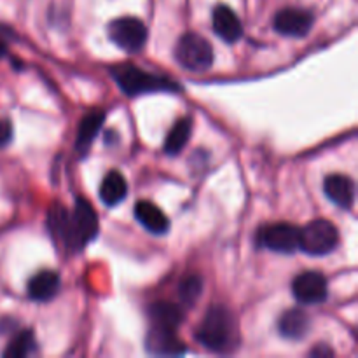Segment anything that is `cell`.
Returning <instances> with one entry per match:
<instances>
[{"label":"cell","mask_w":358,"mask_h":358,"mask_svg":"<svg viewBox=\"0 0 358 358\" xmlns=\"http://www.w3.org/2000/svg\"><path fill=\"white\" fill-rule=\"evenodd\" d=\"M49 224L52 233L70 250H80L98 234V215L90 201L84 198L76 199L72 213L63 208L52 210L49 213Z\"/></svg>","instance_id":"obj_1"},{"label":"cell","mask_w":358,"mask_h":358,"mask_svg":"<svg viewBox=\"0 0 358 358\" xmlns=\"http://www.w3.org/2000/svg\"><path fill=\"white\" fill-rule=\"evenodd\" d=\"M196 339L210 352H233L240 343V329L234 315L224 306H212L196 331Z\"/></svg>","instance_id":"obj_2"},{"label":"cell","mask_w":358,"mask_h":358,"mask_svg":"<svg viewBox=\"0 0 358 358\" xmlns=\"http://www.w3.org/2000/svg\"><path fill=\"white\" fill-rule=\"evenodd\" d=\"M115 84L124 91L128 96H138V94L154 93V91H180V86L170 80L168 77L154 76L145 72L131 63H122L110 69Z\"/></svg>","instance_id":"obj_3"},{"label":"cell","mask_w":358,"mask_h":358,"mask_svg":"<svg viewBox=\"0 0 358 358\" xmlns=\"http://www.w3.org/2000/svg\"><path fill=\"white\" fill-rule=\"evenodd\" d=\"M175 58L189 72H205L213 63L212 44L198 34H185L177 42Z\"/></svg>","instance_id":"obj_4"},{"label":"cell","mask_w":358,"mask_h":358,"mask_svg":"<svg viewBox=\"0 0 358 358\" xmlns=\"http://www.w3.org/2000/svg\"><path fill=\"white\" fill-rule=\"evenodd\" d=\"M338 227L325 219L311 220L299 229V248L308 255H327L338 247Z\"/></svg>","instance_id":"obj_5"},{"label":"cell","mask_w":358,"mask_h":358,"mask_svg":"<svg viewBox=\"0 0 358 358\" xmlns=\"http://www.w3.org/2000/svg\"><path fill=\"white\" fill-rule=\"evenodd\" d=\"M108 37L117 48H121L126 52H138L145 45L147 27L142 20L133 16L117 17L108 24Z\"/></svg>","instance_id":"obj_6"},{"label":"cell","mask_w":358,"mask_h":358,"mask_svg":"<svg viewBox=\"0 0 358 358\" xmlns=\"http://www.w3.org/2000/svg\"><path fill=\"white\" fill-rule=\"evenodd\" d=\"M259 241L264 248L278 254H292L299 248V229L290 224H271L259 231Z\"/></svg>","instance_id":"obj_7"},{"label":"cell","mask_w":358,"mask_h":358,"mask_svg":"<svg viewBox=\"0 0 358 358\" xmlns=\"http://www.w3.org/2000/svg\"><path fill=\"white\" fill-rule=\"evenodd\" d=\"M292 292L301 304H322L329 297L327 280L317 271L301 273L294 280Z\"/></svg>","instance_id":"obj_8"},{"label":"cell","mask_w":358,"mask_h":358,"mask_svg":"<svg viewBox=\"0 0 358 358\" xmlns=\"http://www.w3.org/2000/svg\"><path fill=\"white\" fill-rule=\"evenodd\" d=\"M145 348L149 353L159 357H177L187 352L185 345L177 336V329L159 327V325H152L147 332Z\"/></svg>","instance_id":"obj_9"},{"label":"cell","mask_w":358,"mask_h":358,"mask_svg":"<svg viewBox=\"0 0 358 358\" xmlns=\"http://www.w3.org/2000/svg\"><path fill=\"white\" fill-rule=\"evenodd\" d=\"M313 14L310 10L296 9V7H287L276 13L273 20V27L278 34L287 35V37H304L313 27Z\"/></svg>","instance_id":"obj_10"},{"label":"cell","mask_w":358,"mask_h":358,"mask_svg":"<svg viewBox=\"0 0 358 358\" xmlns=\"http://www.w3.org/2000/svg\"><path fill=\"white\" fill-rule=\"evenodd\" d=\"M213 31L219 35L222 41L229 42H238L243 35V27H241V21L238 17V14L231 9L229 6H217L213 9Z\"/></svg>","instance_id":"obj_11"},{"label":"cell","mask_w":358,"mask_h":358,"mask_svg":"<svg viewBox=\"0 0 358 358\" xmlns=\"http://www.w3.org/2000/svg\"><path fill=\"white\" fill-rule=\"evenodd\" d=\"M324 191L327 198L339 208L350 210L355 203V182L346 175H329L324 182Z\"/></svg>","instance_id":"obj_12"},{"label":"cell","mask_w":358,"mask_h":358,"mask_svg":"<svg viewBox=\"0 0 358 358\" xmlns=\"http://www.w3.org/2000/svg\"><path fill=\"white\" fill-rule=\"evenodd\" d=\"M59 285H62V280H59L58 273L49 271V269L38 271L28 282V296L37 303H45L58 294Z\"/></svg>","instance_id":"obj_13"},{"label":"cell","mask_w":358,"mask_h":358,"mask_svg":"<svg viewBox=\"0 0 358 358\" xmlns=\"http://www.w3.org/2000/svg\"><path fill=\"white\" fill-rule=\"evenodd\" d=\"M311 329V320L304 311L294 310L285 311V313L280 317L278 322V331L280 334L285 339H290V341H301V339L306 338L310 334Z\"/></svg>","instance_id":"obj_14"},{"label":"cell","mask_w":358,"mask_h":358,"mask_svg":"<svg viewBox=\"0 0 358 358\" xmlns=\"http://www.w3.org/2000/svg\"><path fill=\"white\" fill-rule=\"evenodd\" d=\"M135 217L147 231L154 234H164L170 229L168 217L150 201H138L135 206Z\"/></svg>","instance_id":"obj_15"},{"label":"cell","mask_w":358,"mask_h":358,"mask_svg":"<svg viewBox=\"0 0 358 358\" xmlns=\"http://www.w3.org/2000/svg\"><path fill=\"white\" fill-rule=\"evenodd\" d=\"M128 194V182L121 171H108L100 185V199L103 205L115 206Z\"/></svg>","instance_id":"obj_16"},{"label":"cell","mask_w":358,"mask_h":358,"mask_svg":"<svg viewBox=\"0 0 358 358\" xmlns=\"http://www.w3.org/2000/svg\"><path fill=\"white\" fill-rule=\"evenodd\" d=\"M103 119V110H91L90 114L84 115L79 128H77L76 149L79 150V152H87V149H90L91 143H93V140L96 138V135L100 133Z\"/></svg>","instance_id":"obj_17"},{"label":"cell","mask_w":358,"mask_h":358,"mask_svg":"<svg viewBox=\"0 0 358 358\" xmlns=\"http://www.w3.org/2000/svg\"><path fill=\"white\" fill-rule=\"evenodd\" d=\"M192 131V119L182 117L173 124V128L168 133L166 140H164V152L168 156H177L182 152L185 145H187L189 138H191Z\"/></svg>","instance_id":"obj_18"},{"label":"cell","mask_w":358,"mask_h":358,"mask_svg":"<svg viewBox=\"0 0 358 358\" xmlns=\"http://www.w3.org/2000/svg\"><path fill=\"white\" fill-rule=\"evenodd\" d=\"M150 320L152 325H159V327L168 329H178L182 320H184V313H182L178 304L171 303H157L150 308Z\"/></svg>","instance_id":"obj_19"},{"label":"cell","mask_w":358,"mask_h":358,"mask_svg":"<svg viewBox=\"0 0 358 358\" xmlns=\"http://www.w3.org/2000/svg\"><path fill=\"white\" fill-rule=\"evenodd\" d=\"M35 350V339L34 334L30 331H21L17 332L13 338V341L9 343V346L3 352V357L9 358H23L30 355Z\"/></svg>","instance_id":"obj_20"},{"label":"cell","mask_w":358,"mask_h":358,"mask_svg":"<svg viewBox=\"0 0 358 358\" xmlns=\"http://www.w3.org/2000/svg\"><path fill=\"white\" fill-rule=\"evenodd\" d=\"M203 294V280L199 276L191 275L184 278L178 285V297L185 306H194Z\"/></svg>","instance_id":"obj_21"},{"label":"cell","mask_w":358,"mask_h":358,"mask_svg":"<svg viewBox=\"0 0 358 358\" xmlns=\"http://www.w3.org/2000/svg\"><path fill=\"white\" fill-rule=\"evenodd\" d=\"M13 140V124L7 119L0 121V149Z\"/></svg>","instance_id":"obj_22"},{"label":"cell","mask_w":358,"mask_h":358,"mask_svg":"<svg viewBox=\"0 0 358 358\" xmlns=\"http://www.w3.org/2000/svg\"><path fill=\"white\" fill-rule=\"evenodd\" d=\"M311 355H315V357H331L332 355V350L329 348V346L320 345V346H318V348H315L313 352H311Z\"/></svg>","instance_id":"obj_23"},{"label":"cell","mask_w":358,"mask_h":358,"mask_svg":"<svg viewBox=\"0 0 358 358\" xmlns=\"http://www.w3.org/2000/svg\"><path fill=\"white\" fill-rule=\"evenodd\" d=\"M3 55H6V45L0 44V56H3Z\"/></svg>","instance_id":"obj_24"}]
</instances>
